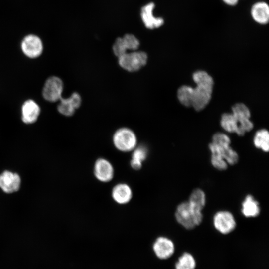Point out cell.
Here are the masks:
<instances>
[{
    "label": "cell",
    "instance_id": "1",
    "mask_svg": "<svg viewBox=\"0 0 269 269\" xmlns=\"http://www.w3.org/2000/svg\"><path fill=\"white\" fill-rule=\"evenodd\" d=\"M192 78L196 86L195 88L188 85L181 86L177 90V98L184 106L192 107L199 111L205 108L209 103L214 81L212 77L203 70L194 72Z\"/></svg>",
    "mask_w": 269,
    "mask_h": 269
},
{
    "label": "cell",
    "instance_id": "2",
    "mask_svg": "<svg viewBox=\"0 0 269 269\" xmlns=\"http://www.w3.org/2000/svg\"><path fill=\"white\" fill-rule=\"evenodd\" d=\"M209 144L211 152V163L216 169L225 170L228 165H234L238 163L239 155L231 146L229 137L224 133L217 132L212 136Z\"/></svg>",
    "mask_w": 269,
    "mask_h": 269
},
{
    "label": "cell",
    "instance_id": "3",
    "mask_svg": "<svg viewBox=\"0 0 269 269\" xmlns=\"http://www.w3.org/2000/svg\"><path fill=\"white\" fill-rule=\"evenodd\" d=\"M175 217L179 224L188 230L199 225L203 220L202 211L193 207L188 201L177 206Z\"/></svg>",
    "mask_w": 269,
    "mask_h": 269
},
{
    "label": "cell",
    "instance_id": "4",
    "mask_svg": "<svg viewBox=\"0 0 269 269\" xmlns=\"http://www.w3.org/2000/svg\"><path fill=\"white\" fill-rule=\"evenodd\" d=\"M233 119L236 126V134L243 136L253 128L250 121L251 113L249 109L243 103H237L232 107Z\"/></svg>",
    "mask_w": 269,
    "mask_h": 269
},
{
    "label": "cell",
    "instance_id": "5",
    "mask_svg": "<svg viewBox=\"0 0 269 269\" xmlns=\"http://www.w3.org/2000/svg\"><path fill=\"white\" fill-rule=\"evenodd\" d=\"M147 60V55L143 51H132L125 53L118 57V62L123 69L134 72L144 66Z\"/></svg>",
    "mask_w": 269,
    "mask_h": 269
},
{
    "label": "cell",
    "instance_id": "6",
    "mask_svg": "<svg viewBox=\"0 0 269 269\" xmlns=\"http://www.w3.org/2000/svg\"><path fill=\"white\" fill-rule=\"evenodd\" d=\"M113 142L119 150L128 152L135 148L137 140L132 131L127 128H121L115 133Z\"/></svg>",
    "mask_w": 269,
    "mask_h": 269
},
{
    "label": "cell",
    "instance_id": "7",
    "mask_svg": "<svg viewBox=\"0 0 269 269\" xmlns=\"http://www.w3.org/2000/svg\"><path fill=\"white\" fill-rule=\"evenodd\" d=\"M214 228L220 233L226 235L232 232L236 227V222L230 211L221 210L217 212L213 218Z\"/></svg>",
    "mask_w": 269,
    "mask_h": 269
},
{
    "label": "cell",
    "instance_id": "8",
    "mask_svg": "<svg viewBox=\"0 0 269 269\" xmlns=\"http://www.w3.org/2000/svg\"><path fill=\"white\" fill-rule=\"evenodd\" d=\"M63 83L62 80L56 76H51L45 81L43 89L44 99L50 102H55L62 98Z\"/></svg>",
    "mask_w": 269,
    "mask_h": 269
},
{
    "label": "cell",
    "instance_id": "9",
    "mask_svg": "<svg viewBox=\"0 0 269 269\" xmlns=\"http://www.w3.org/2000/svg\"><path fill=\"white\" fill-rule=\"evenodd\" d=\"M139 40L132 34H126L123 37H118L113 45V50L118 57L127 52L128 50H135L139 47Z\"/></svg>",
    "mask_w": 269,
    "mask_h": 269
},
{
    "label": "cell",
    "instance_id": "10",
    "mask_svg": "<svg viewBox=\"0 0 269 269\" xmlns=\"http://www.w3.org/2000/svg\"><path fill=\"white\" fill-rule=\"evenodd\" d=\"M21 48L25 56L30 58H36L42 54L43 47L41 40L38 36L30 34L23 38Z\"/></svg>",
    "mask_w": 269,
    "mask_h": 269
},
{
    "label": "cell",
    "instance_id": "11",
    "mask_svg": "<svg viewBox=\"0 0 269 269\" xmlns=\"http://www.w3.org/2000/svg\"><path fill=\"white\" fill-rule=\"evenodd\" d=\"M21 178L16 173L6 170L0 175V188L5 193L11 194L19 190Z\"/></svg>",
    "mask_w": 269,
    "mask_h": 269
},
{
    "label": "cell",
    "instance_id": "12",
    "mask_svg": "<svg viewBox=\"0 0 269 269\" xmlns=\"http://www.w3.org/2000/svg\"><path fill=\"white\" fill-rule=\"evenodd\" d=\"M153 250L156 256L160 259H167L174 253L175 246L170 239L161 236L157 238L153 245Z\"/></svg>",
    "mask_w": 269,
    "mask_h": 269
},
{
    "label": "cell",
    "instance_id": "13",
    "mask_svg": "<svg viewBox=\"0 0 269 269\" xmlns=\"http://www.w3.org/2000/svg\"><path fill=\"white\" fill-rule=\"evenodd\" d=\"M154 7V3L150 2L141 8V19L146 27L151 29L159 28L164 23L162 17L154 16L153 10Z\"/></svg>",
    "mask_w": 269,
    "mask_h": 269
},
{
    "label": "cell",
    "instance_id": "14",
    "mask_svg": "<svg viewBox=\"0 0 269 269\" xmlns=\"http://www.w3.org/2000/svg\"><path fill=\"white\" fill-rule=\"evenodd\" d=\"M114 168L107 159H98L95 163L94 173L96 178L103 182L111 181L114 177Z\"/></svg>",
    "mask_w": 269,
    "mask_h": 269
},
{
    "label": "cell",
    "instance_id": "15",
    "mask_svg": "<svg viewBox=\"0 0 269 269\" xmlns=\"http://www.w3.org/2000/svg\"><path fill=\"white\" fill-rule=\"evenodd\" d=\"M81 98L77 93H73L69 97L61 98L57 106L58 111L65 116H72L75 110L79 107Z\"/></svg>",
    "mask_w": 269,
    "mask_h": 269
},
{
    "label": "cell",
    "instance_id": "16",
    "mask_svg": "<svg viewBox=\"0 0 269 269\" xmlns=\"http://www.w3.org/2000/svg\"><path fill=\"white\" fill-rule=\"evenodd\" d=\"M40 108L38 104L32 99L25 101L21 107V119L25 124L35 122L40 115Z\"/></svg>",
    "mask_w": 269,
    "mask_h": 269
},
{
    "label": "cell",
    "instance_id": "17",
    "mask_svg": "<svg viewBox=\"0 0 269 269\" xmlns=\"http://www.w3.org/2000/svg\"><path fill=\"white\" fill-rule=\"evenodd\" d=\"M253 20L257 23L266 25L269 21V6L265 1H260L254 3L250 9Z\"/></svg>",
    "mask_w": 269,
    "mask_h": 269
},
{
    "label": "cell",
    "instance_id": "18",
    "mask_svg": "<svg viewBox=\"0 0 269 269\" xmlns=\"http://www.w3.org/2000/svg\"><path fill=\"white\" fill-rule=\"evenodd\" d=\"M241 213L246 218L257 217L260 213L259 202L251 194L246 196L241 204Z\"/></svg>",
    "mask_w": 269,
    "mask_h": 269
},
{
    "label": "cell",
    "instance_id": "19",
    "mask_svg": "<svg viewBox=\"0 0 269 269\" xmlns=\"http://www.w3.org/2000/svg\"><path fill=\"white\" fill-rule=\"evenodd\" d=\"M112 196L114 200L118 204L128 203L132 197V191L130 187L125 183L116 185L112 191Z\"/></svg>",
    "mask_w": 269,
    "mask_h": 269
},
{
    "label": "cell",
    "instance_id": "20",
    "mask_svg": "<svg viewBox=\"0 0 269 269\" xmlns=\"http://www.w3.org/2000/svg\"><path fill=\"white\" fill-rule=\"evenodd\" d=\"M254 146L265 152L269 150V134L266 129H261L255 133L253 138Z\"/></svg>",
    "mask_w": 269,
    "mask_h": 269
},
{
    "label": "cell",
    "instance_id": "21",
    "mask_svg": "<svg viewBox=\"0 0 269 269\" xmlns=\"http://www.w3.org/2000/svg\"><path fill=\"white\" fill-rule=\"evenodd\" d=\"M147 155V150L145 146H140L134 149L130 162L131 167L135 170L140 169L142 162L145 160Z\"/></svg>",
    "mask_w": 269,
    "mask_h": 269
},
{
    "label": "cell",
    "instance_id": "22",
    "mask_svg": "<svg viewBox=\"0 0 269 269\" xmlns=\"http://www.w3.org/2000/svg\"><path fill=\"white\" fill-rule=\"evenodd\" d=\"M206 195L201 189H194L190 194L188 202L195 208L202 211L206 204Z\"/></svg>",
    "mask_w": 269,
    "mask_h": 269
},
{
    "label": "cell",
    "instance_id": "23",
    "mask_svg": "<svg viewBox=\"0 0 269 269\" xmlns=\"http://www.w3.org/2000/svg\"><path fill=\"white\" fill-rule=\"evenodd\" d=\"M175 269H195L196 261L194 257L189 253H184L175 264Z\"/></svg>",
    "mask_w": 269,
    "mask_h": 269
},
{
    "label": "cell",
    "instance_id": "24",
    "mask_svg": "<svg viewBox=\"0 0 269 269\" xmlns=\"http://www.w3.org/2000/svg\"><path fill=\"white\" fill-rule=\"evenodd\" d=\"M224 3L229 6H234L237 5L239 0H222Z\"/></svg>",
    "mask_w": 269,
    "mask_h": 269
}]
</instances>
